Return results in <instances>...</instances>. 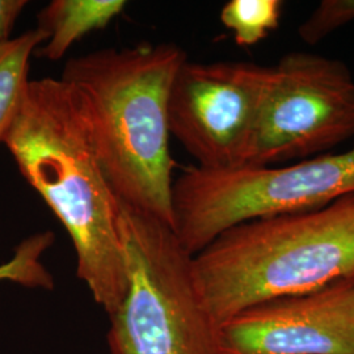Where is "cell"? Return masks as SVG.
Listing matches in <instances>:
<instances>
[{"instance_id":"7","label":"cell","mask_w":354,"mask_h":354,"mask_svg":"<svg viewBox=\"0 0 354 354\" xmlns=\"http://www.w3.org/2000/svg\"><path fill=\"white\" fill-rule=\"evenodd\" d=\"M272 74V66L187 59L169 92V134L198 167L247 165Z\"/></svg>"},{"instance_id":"8","label":"cell","mask_w":354,"mask_h":354,"mask_svg":"<svg viewBox=\"0 0 354 354\" xmlns=\"http://www.w3.org/2000/svg\"><path fill=\"white\" fill-rule=\"evenodd\" d=\"M219 333L225 354H354V281L256 304Z\"/></svg>"},{"instance_id":"14","label":"cell","mask_w":354,"mask_h":354,"mask_svg":"<svg viewBox=\"0 0 354 354\" xmlns=\"http://www.w3.org/2000/svg\"><path fill=\"white\" fill-rule=\"evenodd\" d=\"M26 6V0H0V44L11 39L15 24Z\"/></svg>"},{"instance_id":"10","label":"cell","mask_w":354,"mask_h":354,"mask_svg":"<svg viewBox=\"0 0 354 354\" xmlns=\"http://www.w3.org/2000/svg\"><path fill=\"white\" fill-rule=\"evenodd\" d=\"M46 41L41 29L0 44V143L6 138L20 111L29 79V61Z\"/></svg>"},{"instance_id":"2","label":"cell","mask_w":354,"mask_h":354,"mask_svg":"<svg viewBox=\"0 0 354 354\" xmlns=\"http://www.w3.org/2000/svg\"><path fill=\"white\" fill-rule=\"evenodd\" d=\"M187 59L175 44L142 42L70 58L61 76L84 100L102 169L117 198L168 226L175 168L168 99Z\"/></svg>"},{"instance_id":"11","label":"cell","mask_w":354,"mask_h":354,"mask_svg":"<svg viewBox=\"0 0 354 354\" xmlns=\"http://www.w3.org/2000/svg\"><path fill=\"white\" fill-rule=\"evenodd\" d=\"M282 10L281 0H230L219 17L239 46H252L279 28Z\"/></svg>"},{"instance_id":"12","label":"cell","mask_w":354,"mask_h":354,"mask_svg":"<svg viewBox=\"0 0 354 354\" xmlns=\"http://www.w3.org/2000/svg\"><path fill=\"white\" fill-rule=\"evenodd\" d=\"M54 243V234L50 231L38 232L20 241L13 256L6 263L0 264V282L10 281L26 286L28 289L51 290L54 279L41 257Z\"/></svg>"},{"instance_id":"6","label":"cell","mask_w":354,"mask_h":354,"mask_svg":"<svg viewBox=\"0 0 354 354\" xmlns=\"http://www.w3.org/2000/svg\"><path fill=\"white\" fill-rule=\"evenodd\" d=\"M272 68L247 165L304 160L354 138V79L346 64L290 53Z\"/></svg>"},{"instance_id":"13","label":"cell","mask_w":354,"mask_h":354,"mask_svg":"<svg viewBox=\"0 0 354 354\" xmlns=\"http://www.w3.org/2000/svg\"><path fill=\"white\" fill-rule=\"evenodd\" d=\"M354 21V0H323L298 28L299 38L317 45L333 32Z\"/></svg>"},{"instance_id":"1","label":"cell","mask_w":354,"mask_h":354,"mask_svg":"<svg viewBox=\"0 0 354 354\" xmlns=\"http://www.w3.org/2000/svg\"><path fill=\"white\" fill-rule=\"evenodd\" d=\"M3 143L67 231L77 279L112 315L127 291L120 200L102 169L83 97L62 79L30 80Z\"/></svg>"},{"instance_id":"5","label":"cell","mask_w":354,"mask_h":354,"mask_svg":"<svg viewBox=\"0 0 354 354\" xmlns=\"http://www.w3.org/2000/svg\"><path fill=\"white\" fill-rule=\"evenodd\" d=\"M354 193V145L301 163L185 168L174 178L171 228L194 256L222 232L254 219L317 210Z\"/></svg>"},{"instance_id":"4","label":"cell","mask_w":354,"mask_h":354,"mask_svg":"<svg viewBox=\"0 0 354 354\" xmlns=\"http://www.w3.org/2000/svg\"><path fill=\"white\" fill-rule=\"evenodd\" d=\"M127 291L112 315L109 354H225L196 288L192 259L171 226L120 201Z\"/></svg>"},{"instance_id":"9","label":"cell","mask_w":354,"mask_h":354,"mask_svg":"<svg viewBox=\"0 0 354 354\" xmlns=\"http://www.w3.org/2000/svg\"><path fill=\"white\" fill-rule=\"evenodd\" d=\"M125 7L124 0H53L37 15V28L46 41L35 54L51 62L61 61L80 38L106 28Z\"/></svg>"},{"instance_id":"3","label":"cell","mask_w":354,"mask_h":354,"mask_svg":"<svg viewBox=\"0 0 354 354\" xmlns=\"http://www.w3.org/2000/svg\"><path fill=\"white\" fill-rule=\"evenodd\" d=\"M192 270L219 327L256 304L354 281V193L234 226L193 256Z\"/></svg>"}]
</instances>
